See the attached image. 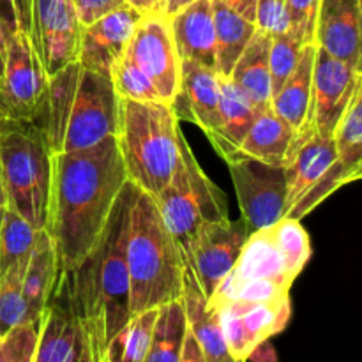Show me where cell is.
<instances>
[{
  "label": "cell",
  "instance_id": "6da1fadb",
  "mask_svg": "<svg viewBox=\"0 0 362 362\" xmlns=\"http://www.w3.org/2000/svg\"><path fill=\"white\" fill-rule=\"evenodd\" d=\"M126 182L115 136L83 151L52 152L45 230L52 237L59 272L76 267L87 257Z\"/></svg>",
  "mask_w": 362,
  "mask_h": 362
},
{
  "label": "cell",
  "instance_id": "7a4b0ae2",
  "mask_svg": "<svg viewBox=\"0 0 362 362\" xmlns=\"http://www.w3.org/2000/svg\"><path fill=\"white\" fill-rule=\"evenodd\" d=\"M136 193L138 187L127 180L87 257L57 274L66 286L92 362H103L108 343L131 318L126 244Z\"/></svg>",
  "mask_w": 362,
  "mask_h": 362
},
{
  "label": "cell",
  "instance_id": "3957f363",
  "mask_svg": "<svg viewBox=\"0 0 362 362\" xmlns=\"http://www.w3.org/2000/svg\"><path fill=\"white\" fill-rule=\"evenodd\" d=\"M310 257V235L299 219L281 218L251 232L233 269L207 299L209 304L290 297V288Z\"/></svg>",
  "mask_w": 362,
  "mask_h": 362
},
{
  "label": "cell",
  "instance_id": "277c9868",
  "mask_svg": "<svg viewBox=\"0 0 362 362\" xmlns=\"http://www.w3.org/2000/svg\"><path fill=\"white\" fill-rule=\"evenodd\" d=\"M126 264L131 317L180 300L186 260L166 228L154 197L138 189L129 214Z\"/></svg>",
  "mask_w": 362,
  "mask_h": 362
},
{
  "label": "cell",
  "instance_id": "5b68a950",
  "mask_svg": "<svg viewBox=\"0 0 362 362\" xmlns=\"http://www.w3.org/2000/svg\"><path fill=\"white\" fill-rule=\"evenodd\" d=\"M120 154L127 180L156 197L172 179L180 163L182 131L168 103L120 98Z\"/></svg>",
  "mask_w": 362,
  "mask_h": 362
},
{
  "label": "cell",
  "instance_id": "8992f818",
  "mask_svg": "<svg viewBox=\"0 0 362 362\" xmlns=\"http://www.w3.org/2000/svg\"><path fill=\"white\" fill-rule=\"evenodd\" d=\"M0 177L6 207L23 216L35 230H45L52 177V148L45 129L34 124H2Z\"/></svg>",
  "mask_w": 362,
  "mask_h": 362
},
{
  "label": "cell",
  "instance_id": "52a82bcc",
  "mask_svg": "<svg viewBox=\"0 0 362 362\" xmlns=\"http://www.w3.org/2000/svg\"><path fill=\"white\" fill-rule=\"evenodd\" d=\"M154 200L182 255L205 226L230 219L225 191L205 175L184 136L179 166Z\"/></svg>",
  "mask_w": 362,
  "mask_h": 362
},
{
  "label": "cell",
  "instance_id": "ba28073f",
  "mask_svg": "<svg viewBox=\"0 0 362 362\" xmlns=\"http://www.w3.org/2000/svg\"><path fill=\"white\" fill-rule=\"evenodd\" d=\"M48 76L23 30L7 41L0 74V117L7 122L46 127Z\"/></svg>",
  "mask_w": 362,
  "mask_h": 362
},
{
  "label": "cell",
  "instance_id": "9c48e42d",
  "mask_svg": "<svg viewBox=\"0 0 362 362\" xmlns=\"http://www.w3.org/2000/svg\"><path fill=\"white\" fill-rule=\"evenodd\" d=\"M120 95L105 74L81 69L62 152L83 151L119 133Z\"/></svg>",
  "mask_w": 362,
  "mask_h": 362
},
{
  "label": "cell",
  "instance_id": "30bf717a",
  "mask_svg": "<svg viewBox=\"0 0 362 362\" xmlns=\"http://www.w3.org/2000/svg\"><path fill=\"white\" fill-rule=\"evenodd\" d=\"M240 218L251 232L278 223L285 214L286 180L281 165L260 161L244 154L226 159Z\"/></svg>",
  "mask_w": 362,
  "mask_h": 362
},
{
  "label": "cell",
  "instance_id": "8fae6325",
  "mask_svg": "<svg viewBox=\"0 0 362 362\" xmlns=\"http://www.w3.org/2000/svg\"><path fill=\"white\" fill-rule=\"evenodd\" d=\"M81 27L71 0H30L25 34L46 76L78 62Z\"/></svg>",
  "mask_w": 362,
  "mask_h": 362
},
{
  "label": "cell",
  "instance_id": "7c38bea8",
  "mask_svg": "<svg viewBox=\"0 0 362 362\" xmlns=\"http://www.w3.org/2000/svg\"><path fill=\"white\" fill-rule=\"evenodd\" d=\"M212 308L218 313L230 356L239 362H246L260 343L279 334L292 317L290 297L276 300H230Z\"/></svg>",
  "mask_w": 362,
  "mask_h": 362
},
{
  "label": "cell",
  "instance_id": "4fadbf2b",
  "mask_svg": "<svg viewBox=\"0 0 362 362\" xmlns=\"http://www.w3.org/2000/svg\"><path fill=\"white\" fill-rule=\"evenodd\" d=\"M124 57L140 67L154 83L159 99L172 105L180 80V59L170 34L168 16L144 13Z\"/></svg>",
  "mask_w": 362,
  "mask_h": 362
},
{
  "label": "cell",
  "instance_id": "5bb4252c",
  "mask_svg": "<svg viewBox=\"0 0 362 362\" xmlns=\"http://www.w3.org/2000/svg\"><path fill=\"white\" fill-rule=\"evenodd\" d=\"M361 83V69L334 59L317 46L311 76L310 108L304 124L317 131L320 136L332 138L339 119Z\"/></svg>",
  "mask_w": 362,
  "mask_h": 362
},
{
  "label": "cell",
  "instance_id": "9a60e30c",
  "mask_svg": "<svg viewBox=\"0 0 362 362\" xmlns=\"http://www.w3.org/2000/svg\"><path fill=\"white\" fill-rule=\"evenodd\" d=\"M251 230L243 218L205 226L184 253L186 267L193 272L205 297H211L219 283L235 265Z\"/></svg>",
  "mask_w": 362,
  "mask_h": 362
},
{
  "label": "cell",
  "instance_id": "2e32d148",
  "mask_svg": "<svg viewBox=\"0 0 362 362\" xmlns=\"http://www.w3.org/2000/svg\"><path fill=\"white\" fill-rule=\"evenodd\" d=\"M141 16V11L124 4L119 9L83 25L78 49V64L81 69L112 78L113 67L126 53Z\"/></svg>",
  "mask_w": 362,
  "mask_h": 362
},
{
  "label": "cell",
  "instance_id": "e0dca14e",
  "mask_svg": "<svg viewBox=\"0 0 362 362\" xmlns=\"http://www.w3.org/2000/svg\"><path fill=\"white\" fill-rule=\"evenodd\" d=\"M32 362H92L83 331L74 318L67 290L59 276L41 315Z\"/></svg>",
  "mask_w": 362,
  "mask_h": 362
},
{
  "label": "cell",
  "instance_id": "ac0fdd59",
  "mask_svg": "<svg viewBox=\"0 0 362 362\" xmlns=\"http://www.w3.org/2000/svg\"><path fill=\"white\" fill-rule=\"evenodd\" d=\"M336 158H338V154H336L332 138L320 136L308 124H303L293 133L288 151L283 159L286 180L285 214H283V218L308 193V189L331 168Z\"/></svg>",
  "mask_w": 362,
  "mask_h": 362
},
{
  "label": "cell",
  "instance_id": "d6986e66",
  "mask_svg": "<svg viewBox=\"0 0 362 362\" xmlns=\"http://www.w3.org/2000/svg\"><path fill=\"white\" fill-rule=\"evenodd\" d=\"M170 106L177 120H191L211 141L219 127V74L191 60H180L179 90Z\"/></svg>",
  "mask_w": 362,
  "mask_h": 362
},
{
  "label": "cell",
  "instance_id": "ffe728a7",
  "mask_svg": "<svg viewBox=\"0 0 362 362\" xmlns=\"http://www.w3.org/2000/svg\"><path fill=\"white\" fill-rule=\"evenodd\" d=\"M361 25L362 0H320L315 45L361 69Z\"/></svg>",
  "mask_w": 362,
  "mask_h": 362
},
{
  "label": "cell",
  "instance_id": "44dd1931",
  "mask_svg": "<svg viewBox=\"0 0 362 362\" xmlns=\"http://www.w3.org/2000/svg\"><path fill=\"white\" fill-rule=\"evenodd\" d=\"M175 52L180 60H191L216 71V35L212 0H193L168 16Z\"/></svg>",
  "mask_w": 362,
  "mask_h": 362
},
{
  "label": "cell",
  "instance_id": "7402d4cb",
  "mask_svg": "<svg viewBox=\"0 0 362 362\" xmlns=\"http://www.w3.org/2000/svg\"><path fill=\"white\" fill-rule=\"evenodd\" d=\"M180 300H182L184 313H186L187 327L193 332L207 362H239L230 356L218 313L209 304L207 297L202 292L193 272L187 267L184 269Z\"/></svg>",
  "mask_w": 362,
  "mask_h": 362
},
{
  "label": "cell",
  "instance_id": "603a6c76",
  "mask_svg": "<svg viewBox=\"0 0 362 362\" xmlns=\"http://www.w3.org/2000/svg\"><path fill=\"white\" fill-rule=\"evenodd\" d=\"M258 110L230 78L219 76V127L211 144L223 159L239 152Z\"/></svg>",
  "mask_w": 362,
  "mask_h": 362
},
{
  "label": "cell",
  "instance_id": "cb8c5ba5",
  "mask_svg": "<svg viewBox=\"0 0 362 362\" xmlns=\"http://www.w3.org/2000/svg\"><path fill=\"white\" fill-rule=\"evenodd\" d=\"M269 49H271V35L257 28L228 76L250 98L258 112L271 106Z\"/></svg>",
  "mask_w": 362,
  "mask_h": 362
},
{
  "label": "cell",
  "instance_id": "d4e9b609",
  "mask_svg": "<svg viewBox=\"0 0 362 362\" xmlns=\"http://www.w3.org/2000/svg\"><path fill=\"white\" fill-rule=\"evenodd\" d=\"M57 274L59 269L52 237L46 230H39L23 274V297L34 322L41 320L46 303L55 288Z\"/></svg>",
  "mask_w": 362,
  "mask_h": 362
},
{
  "label": "cell",
  "instance_id": "484cf974",
  "mask_svg": "<svg viewBox=\"0 0 362 362\" xmlns=\"http://www.w3.org/2000/svg\"><path fill=\"white\" fill-rule=\"evenodd\" d=\"M80 73V64L73 62L48 78L45 133L52 152H62Z\"/></svg>",
  "mask_w": 362,
  "mask_h": 362
},
{
  "label": "cell",
  "instance_id": "4316f807",
  "mask_svg": "<svg viewBox=\"0 0 362 362\" xmlns=\"http://www.w3.org/2000/svg\"><path fill=\"white\" fill-rule=\"evenodd\" d=\"M296 131L269 106L260 110L243 138L237 154L250 156L271 165H281Z\"/></svg>",
  "mask_w": 362,
  "mask_h": 362
},
{
  "label": "cell",
  "instance_id": "83f0119b",
  "mask_svg": "<svg viewBox=\"0 0 362 362\" xmlns=\"http://www.w3.org/2000/svg\"><path fill=\"white\" fill-rule=\"evenodd\" d=\"M317 46L306 45L300 53L296 69L292 71L278 94L271 99V108L292 127L299 129L304 124L310 108L311 95V76H313V62Z\"/></svg>",
  "mask_w": 362,
  "mask_h": 362
},
{
  "label": "cell",
  "instance_id": "f1b7e54d",
  "mask_svg": "<svg viewBox=\"0 0 362 362\" xmlns=\"http://www.w3.org/2000/svg\"><path fill=\"white\" fill-rule=\"evenodd\" d=\"M212 18L216 35V73L228 78L257 27L253 21L244 20L219 0H212Z\"/></svg>",
  "mask_w": 362,
  "mask_h": 362
},
{
  "label": "cell",
  "instance_id": "f546056e",
  "mask_svg": "<svg viewBox=\"0 0 362 362\" xmlns=\"http://www.w3.org/2000/svg\"><path fill=\"white\" fill-rule=\"evenodd\" d=\"M186 331L187 322L182 300H173L158 308L151 346L144 362H179Z\"/></svg>",
  "mask_w": 362,
  "mask_h": 362
},
{
  "label": "cell",
  "instance_id": "4dcf8cb0",
  "mask_svg": "<svg viewBox=\"0 0 362 362\" xmlns=\"http://www.w3.org/2000/svg\"><path fill=\"white\" fill-rule=\"evenodd\" d=\"M156 317L158 308L133 315L108 343L103 362H144L151 346Z\"/></svg>",
  "mask_w": 362,
  "mask_h": 362
},
{
  "label": "cell",
  "instance_id": "1f68e13d",
  "mask_svg": "<svg viewBox=\"0 0 362 362\" xmlns=\"http://www.w3.org/2000/svg\"><path fill=\"white\" fill-rule=\"evenodd\" d=\"M37 232L23 216L9 207L4 209L0 219V272L28 260Z\"/></svg>",
  "mask_w": 362,
  "mask_h": 362
},
{
  "label": "cell",
  "instance_id": "d6a6232c",
  "mask_svg": "<svg viewBox=\"0 0 362 362\" xmlns=\"http://www.w3.org/2000/svg\"><path fill=\"white\" fill-rule=\"evenodd\" d=\"M332 140L338 161L362 172V83L356 88L352 101L339 119Z\"/></svg>",
  "mask_w": 362,
  "mask_h": 362
},
{
  "label": "cell",
  "instance_id": "836d02e7",
  "mask_svg": "<svg viewBox=\"0 0 362 362\" xmlns=\"http://www.w3.org/2000/svg\"><path fill=\"white\" fill-rule=\"evenodd\" d=\"M27 262H20L0 272V336L13 331L18 325L34 322L23 297V274Z\"/></svg>",
  "mask_w": 362,
  "mask_h": 362
},
{
  "label": "cell",
  "instance_id": "e575fe53",
  "mask_svg": "<svg viewBox=\"0 0 362 362\" xmlns=\"http://www.w3.org/2000/svg\"><path fill=\"white\" fill-rule=\"evenodd\" d=\"M362 175V172H357V170L349 168V166L341 165L336 158V161L332 163L331 168L313 184V186L308 189V193L286 212L285 218H292V219H300L304 218L306 214H310L318 204L325 200L329 194L334 193L336 189H339L345 184L354 182V180H359Z\"/></svg>",
  "mask_w": 362,
  "mask_h": 362
},
{
  "label": "cell",
  "instance_id": "d590c367",
  "mask_svg": "<svg viewBox=\"0 0 362 362\" xmlns=\"http://www.w3.org/2000/svg\"><path fill=\"white\" fill-rule=\"evenodd\" d=\"M304 46L306 45L290 28L283 32V34L271 37V49H269L271 99L278 94V90L283 87L286 78L296 69Z\"/></svg>",
  "mask_w": 362,
  "mask_h": 362
},
{
  "label": "cell",
  "instance_id": "8d00e7d4",
  "mask_svg": "<svg viewBox=\"0 0 362 362\" xmlns=\"http://www.w3.org/2000/svg\"><path fill=\"white\" fill-rule=\"evenodd\" d=\"M112 81L120 98L133 101H161L154 83L127 57H122L113 67Z\"/></svg>",
  "mask_w": 362,
  "mask_h": 362
},
{
  "label": "cell",
  "instance_id": "74e56055",
  "mask_svg": "<svg viewBox=\"0 0 362 362\" xmlns=\"http://www.w3.org/2000/svg\"><path fill=\"white\" fill-rule=\"evenodd\" d=\"M41 320L18 325L0 336V362H32Z\"/></svg>",
  "mask_w": 362,
  "mask_h": 362
},
{
  "label": "cell",
  "instance_id": "f35d334b",
  "mask_svg": "<svg viewBox=\"0 0 362 362\" xmlns=\"http://www.w3.org/2000/svg\"><path fill=\"white\" fill-rule=\"evenodd\" d=\"M318 2L320 0H285L290 30L304 42L315 45Z\"/></svg>",
  "mask_w": 362,
  "mask_h": 362
},
{
  "label": "cell",
  "instance_id": "ab89813d",
  "mask_svg": "<svg viewBox=\"0 0 362 362\" xmlns=\"http://www.w3.org/2000/svg\"><path fill=\"white\" fill-rule=\"evenodd\" d=\"M255 27L271 37L283 34L290 28L285 0H258Z\"/></svg>",
  "mask_w": 362,
  "mask_h": 362
},
{
  "label": "cell",
  "instance_id": "60d3db41",
  "mask_svg": "<svg viewBox=\"0 0 362 362\" xmlns=\"http://www.w3.org/2000/svg\"><path fill=\"white\" fill-rule=\"evenodd\" d=\"M30 0H0V21L11 35L18 30L27 32Z\"/></svg>",
  "mask_w": 362,
  "mask_h": 362
},
{
  "label": "cell",
  "instance_id": "b9f144b4",
  "mask_svg": "<svg viewBox=\"0 0 362 362\" xmlns=\"http://www.w3.org/2000/svg\"><path fill=\"white\" fill-rule=\"evenodd\" d=\"M76 9L78 20L81 25H88L95 21L98 18L105 16V14L112 13V11L119 9L126 0H71Z\"/></svg>",
  "mask_w": 362,
  "mask_h": 362
},
{
  "label": "cell",
  "instance_id": "7bdbcfd3",
  "mask_svg": "<svg viewBox=\"0 0 362 362\" xmlns=\"http://www.w3.org/2000/svg\"><path fill=\"white\" fill-rule=\"evenodd\" d=\"M179 362H207L204 352H202L200 345H198V341L194 339L193 332L189 331V327H187L186 331V338H184L182 352H180Z\"/></svg>",
  "mask_w": 362,
  "mask_h": 362
},
{
  "label": "cell",
  "instance_id": "ee69618b",
  "mask_svg": "<svg viewBox=\"0 0 362 362\" xmlns=\"http://www.w3.org/2000/svg\"><path fill=\"white\" fill-rule=\"evenodd\" d=\"M225 6H228L230 9L235 11L237 14L244 18L247 21H253L255 23V14H257V2L258 0H219Z\"/></svg>",
  "mask_w": 362,
  "mask_h": 362
},
{
  "label": "cell",
  "instance_id": "f6af8a7d",
  "mask_svg": "<svg viewBox=\"0 0 362 362\" xmlns=\"http://www.w3.org/2000/svg\"><path fill=\"white\" fill-rule=\"evenodd\" d=\"M278 362V356H276V350L272 349V345L269 341L260 343L253 352L247 356L246 362Z\"/></svg>",
  "mask_w": 362,
  "mask_h": 362
},
{
  "label": "cell",
  "instance_id": "bcb514c9",
  "mask_svg": "<svg viewBox=\"0 0 362 362\" xmlns=\"http://www.w3.org/2000/svg\"><path fill=\"white\" fill-rule=\"evenodd\" d=\"M11 34L6 30V27L0 21V74H2L4 69V59H6V48H7V41H9Z\"/></svg>",
  "mask_w": 362,
  "mask_h": 362
},
{
  "label": "cell",
  "instance_id": "7dc6e473",
  "mask_svg": "<svg viewBox=\"0 0 362 362\" xmlns=\"http://www.w3.org/2000/svg\"><path fill=\"white\" fill-rule=\"evenodd\" d=\"M193 0H165V9H163V13H165V16H170V14L177 13V11L182 9V7H186Z\"/></svg>",
  "mask_w": 362,
  "mask_h": 362
},
{
  "label": "cell",
  "instance_id": "c3c4849f",
  "mask_svg": "<svg viewBox=\"0 0 362 362\" xmlns=\"http://www.w3.org/2000/svg\"><path fill=\"white\" fill-rule=\"evenodd\" d=\"M6 209V194H4V186H2V177H0V211Z\"/></svg>",
  "mask_w": 362,
  "mask_h": 362
},
{
  "label": "cell",
  "instance_id": "681fc988",
  "mask_svg": "<svg viewBox=\"0 0 362 362\" xmlns=\"http://www.w3.org/2000/svg\"><path fill=\"white\" fill-rule=\"evenodd\" d=\"M4 122H6V120H4L2 117H0V127H2V124H4Z\"/></svg>",
  "mask_w": 362,
  "mask_h": 362
},
{
  "label": "cell",
  "instance_id": "f907efd6",
  "mask_svg": "<svg viewBox=\"0 0 362 362\" xmlns=\"http://www.w3.org/2000/svg\"><path fill=\"white\" fill-rule=\"evenodd\" d=\"M0 219H2V211H0Z\"/></svg>",
  "mask_w": 362,
  "mask_h": 362
}]
</instances>
